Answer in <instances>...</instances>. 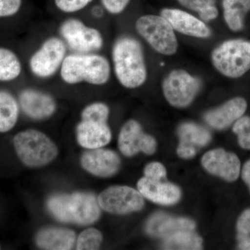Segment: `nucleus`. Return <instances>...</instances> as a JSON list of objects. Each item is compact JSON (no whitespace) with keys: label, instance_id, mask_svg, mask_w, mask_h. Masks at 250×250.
<instances>
[{"label":"nucleus","instance_id":"7c9ffc66","mask_svg":"<svg viewBox=\"0 0 250 250\" xmlns=\"http://www.w3.org/2000/svg\"><path fill=\"white\" fill-rule=\"evenodd\" d=\"M56 6L64 13H75L84 9L93 0H54Z\"/></svg>","mask_w":250,"mask_h":250},{"label":"nucleus","instance_id":"0eeeda50","mask_svg":"<svg viewBox=\"0 0 250 250\" xmlns=\"http://www.w3.org/2000/svg\"><path fill=\"white\" fill-rule=\"evenodd\" d=\"M200 79L184 70H174L163 82V91L167 101L177 108L187 107L193 101L200 89Z\"/></svg>","mask_w":250,"mask_h":250},{"label":"nucleus","instance_id":"dca6fc26","mask_svg":"<svg viewBox=\"0 0 250 250\" xmlns=\"http://www.w3.org/2000/svg\"><path fill=\"white\" fill-rule=\"evenodd\" d=\"M76 134L79 145L87 149L104 147L112 137L107 123L89 120H82L77 125Z\"/></svg>","mask_w":250,"mask_h":250},{"label":"nucleus","instance_id":"f8f14e48","mask_svg":"<svg viewBox=\"0 0 250 250\" xmlns=\"http://www.w3.org/2000/svg\"><path fill=\"white\" fill-rule=\"evenodd\" d=\"M206 170L228 182H234L241 172V161L232 152L223 149H215L206 153L202 159Z\"/></svg>","mask_w":250,"mask_h":250},{"label":"nucleus","instance_id":"bb28decb","mask_svg":"<svg viewBox=\"0 0 250 250\" xmlns=\"http://www.w3.org/2000/svg\"><path fill=\"white\" fill-rule=\"evenodd\" d=\"M103 241V233L100 230L90 228L83 230L77 238L76 249L78 250H98Z\"/></svg>","mask_w":250,"mask_h":250},{"label":"nucleus","instance_id":"c756f323","mask_svg":"<svg viewBox=\"0 0 250 250\" xmlns=\"http://www.w3.org/2000/svg\"><path fill=\"white\" fill-rule=\"evenodd\" d=\"M233 131L238 136L240 146L243 149H250V117H241L235 122Z\"/></svg>","mask_w":250,"mask_h":250},{"label":"nucleus","instance_id":"6ab92c4d","mask_svg":"<svg viewBox=\"0 0 250 250\" xmlns=\"http://www.w3.org/2000/svg\"><path fill=\"white\" fill-rule=\"evenodd\" d=\"M195 228V223L190 219L157 213L148 220L146 231L150 236L166 238L181 231H193Z\"/></svg>","mask_w":250,"mask_h":250},{"label":"nucleus","instance_id":"9b49d317","mask_svg":"<svg viewBox=\"0 0 250 250\" xmlns=\"http://www.w3.org/2000/svg\"><path fill=\"white\" fill-rule=\"evenodd\" d=\"M118 146L123 155L131 157L140 152L152 154L156 151V143L152 136L143 132L137 121L130 120L122 127Z\"/></svg>","mask_w":250,"mask_h":250},{"label":"nucleus","instance_id":"412c9836","mask_svg":"<svg viewBox=\"0 0 250 250\" xmlns=\"http://www.w3.org/2000/svg\"><path fill=\"white\" fill-rule=\"evenodd\" d=\"M75 241L76 233L73 230L57 227L42 229L36 236V245L42 250H71Z\"/></svg>","mask_w":250,"mask_h":250},{"label":"nucleus","instance_id":"c85d7f7f","mask_svg":"<svg viewBox=\"0 0 250 250\" xmlns=\"http://www.w3.org/2000/svg\"><path fill=\"white\" fill-rule=\"evenodd\" d=\"M109 108L103 103H93L87 105L81 113L82 120L107 123Z\"/></svg>","mask_w":250,"mask_h":250},{"label":"nucleus","instance_id":"4be33fe9","mask_svg":"<svg viewBox=\"0 0 250 250\" xmlns=\"http://www.w3.org/2000/svg\"><path fill=\"white\" fill-rule=\"evenodd\" d=\"M224 18L229 28L239 31L244 27V18L250 11V0H223Z\"/></svg>","mask_w":250,"mask_h":250},{"label":"nucleus","instance_id":"cd10ccee","mask_svg":"<svg viewBox=\"0 0 250 250\" xmlns=\"http://www.w3.org/2000/svg\"><path fill=\"white\" fill-rule=\"evenodd\" d=\"M238 250H250V208L242 213L236 224Z\"/></svg>","mask_w":250,"mask_h":250},{"label":"nucleus","instance_id":"423d86ee","mask_svg":"<svg viewBox=\"0 0 250 250\" xmlns=\"http://www.w3.org/2000/svg\"><path fill=\"white\" fill-rule=\"evenodd\" d=\"M136 29L154 50L171 56L177 52L178 42L174 29L162 16L146 15L136 21Z\"/></svg>","mask_w":250,"mask_h":250},{"label":"nucleus","instance_id":"c9c22d12","mask_svg":"<svg viewBox=\"0 0 250 250\" xmlns=\"http://www.w3.org/2000/svg\"><path fill=\"white\" fill-rule=\"evenodd\" d=\"M0 249H1V247H0Z\"/></svg>","mask_w":250,"mask_h":250},{"label":"nucleus","instance_id":"a878e982","mask_svg":"<svg viewBox=\"0 0 250 250\" xmlns=\"http://www.w3.org/2000/svg\"><path fill=\"white\" fill-rule=\"evenodd\" d=\"M182 6L199 14L202 21L209 22L218 16L215 0H177Z\"/></svg>","mask_w":250,"mask_h":250},{"label":"nucleus","instance_id":"f3484780","mask_svg":"<svg viewBox=\"0 0 250 250\" xmlns=\"http://www.w3.org/2000/svg\"><path fill=\"white\" fill-rule=\"evenodd\" d=\"M180 139L177 154L183 159H191L196 154L197 148L204 147L211 139L209 131L193 123H185L179 126Z\"/></svg>","mask_w":250,"mask_h":250},{"label":"nucleus","instance_id":"72a5a7b5","mask_svg":"<svg viewBox=\"0 0 250 250\" xmlns=\"http://www.w3.org/2000/svg\"><path fill=\"white\" fill-rule=\"evenodd\" d=\"M130 0H102L104 9L111 14H121L127 5Z\"/></svg>","mask_w":250,"mask_h":250},{"label":"nucleus","instance_id":"6e6552de","mask_svg":"<svg viewBox=\"0 0 250 250\" xmlns=\"http://www.w3.org/2000/svg\"><path fill=\"white\" fill-rule=\"evenodd\" d=\"M64 42L78 53H91L103 47L101 33L95 28L87 26L77 18L64 21L59 29Z\"/></svg>","mask_w":250,"mask_h":250},{"label":"nucleus","instance_id":"2eb2a0df","mask_svg":"<svg viewBox=\"0 0 250 250\" xmlns=\"http://www.w3.org/2000/svg\"><path fill=\"white\" fill-rule=\"evenodd\" d=\"M161 16L167 20L174 30L192 37L207 39L211 36V31L201 20L192 15L176 9H164Z\"/></svg>","mask_w":250,"mask_h":250},{"label":"nucleus","instance_id":"aec40b11","mask_svg":"<svg viewBox=\"0 0 250 250\" xmlns=\"http://www.w3.org/2000/svg\"><path fill=\"white\" fill-rule=\"evenodd\" d=\"M138 190L143 197L154 203L161 205H172L180 199L181 190L177 186L163 183L161 180H154L148 177L140 179Z\"/></svg>","mask_w":250,"mask_h":250},{"label":"nucleus","instance_id":"f704fd0d","mask_svg":"<svg viewBox=\"0 0 250 250\" xmlns=\"http://www.w3.org/2000/svg\"><path fill=\"white\" fill-rule=\"evenodd\" d=\"M242 178L249 187L250 191V160L247 161L242 170Z\"/></svg>","mask_w":250,"mask_h":250},{"label":"nucleus","instance_id":"b1692460","mask_svg":"<svg viewBox=\"0 0 250 250\" xmlns=\"http://www.w3.org/2000/svg\"><path fill=\"white\" fill-rule=\"evenodd\" d=\"M22 72L21 61L11 49L0 47V82L16 80Z\"/></svg>","mask_w":250,"mask_h":250},{"label":"nucleus","instance_id":"4468645a","mask_svg":"<svg viewBox=\"0 0 250 250\" xmlns=\"http://www.w3.org/2000/svg\"><path fill=\"white\" fill-rule=\"evenodd\" d=\"M19 104L24 114L36 121L48 119L57 110V103L52 95L33 88L20 93Z\"/></svg>","mask_w":250,"mask_h":250},{"label":"nucleus","instance_id":"7ed1b4c3","mask_svg":"<svg viewBox=\"0 0 250 250\" xmlns=\"http://www.w3.org/2000/svg\"><path fill=\"white\" fill-rule=\"evenodd\" d=\"M110 75L109 62L97 54H70L65 57L61 67V77L67 84L84 82L92 85H103L107 83Z\"/></svg>","mask_w":250,"mask_h":250},{"label":"nucleus","instance_id":"20e7f679","mask_svg":"<svg viewBox=\"0 0 250 250\" xmlns=\"http://www.w3.org/2000/svg\"><path fill=\"white\" fill-rule=\"evenodd\" d=\"M13 143L18 159L29 168L49 165L59 154L57 145L39 130L27 129L18 133Z\"/></svg>","mask_w":250,"mask_h":250},{"label":"nucleus","instance_id":"393cba45","mask_svg":"<svg viewBox=\"0 0 250 250\" xmlns=\"http://www.w3.org/2000/svg\"><path fill=\"white\" fill-rule=\"evenodd\" d=\"M162 248L165 250H202V240L193 231H181L164 238Z\"/></svg>","mask_w":250,"mask_h":250},{"label":"nucleus","instance_id":"2f4dec72","mask_svg":"<svg viewBox=\"0 0 250 250\" xmlns=\"http://www.w3.org/2000/svg\"><path fill=\"white\" fill-rule=\"evenodd\" d=\"M22 6V0H0V18L17 14Z\"/></svg>","mask_w":250,"mask_h":250},{"label":"nucleus","instance_id":"a211bd4d","mask_svg":"<svg viewBox=\"0 0 250 250\" xmlns=\"http://www.w3.org/2000/svg\"><path fill=\"white\" fill-rule=\"evenodd\" d=\"M248 107L246 100L235 98L229 100L220 107L210 110L205 115V121L213 129L223 130L238 121Z\"/></svg>","mask_w":250,"mask_h":250},{"label":"nucleus","instance_id":"473e14b6","mask_svg":"<svg viewBox=\"0 0 250 250\" xmlns=\"http://www.w3.org/2000/svg\"><path fill=\"white\" fill-rule=\"evenodd\" d=\"M145 177L154 179V180H161L165 178L166 170L165 167L160 163L153 162L148 164L144 170Z\"/></svg>","mask_w":250,"mask_h":250},{"label":"nucleus","instance_id":"39448f33","mask_svg":"<svg viewBox=\"0 0 250 250\" xmlns=\"http://www.w3.org/2000/svg\"><path fill=\"white\" fill-rule=\"evenodd\" d=\"M213 66L224 76L239 78L250 70V42L229 40L212 52Z\"/></svg>","mask_w":250,"mask_h":250},{"label":"nucleus","instance_id":"1a4fd4ad","mask_svg":"<svg viewBox=\"0 0 250 250\" xmlns=\"http://www.w3.org/2000/svg\"><path fill=\"white\" fill-rule=\"evenodd\" d=\"M66 54V45L62 39L52 36L42 44L29 60V67L35 76L52 77L62 67Z\"/></svg>","mask_w":250,"mask_h":250},{"label":"nucleus","instance_id":"ddd939ff","mask_svg":"<svg viewBox=\"0 0 250 250\" xmlns=\"http://www.w3.org/2000/svg\"><path fill=\"white\" fill-rule=\"evenodd\" d=\"M81 165L87 172L98 177H109L119 170L121 159L110 149H88L82 154Z\"/></svg>","mask_w":250,"mask_h":250},{"label":"nucleus","instance_id":"f257e3e1","mask_svg":"<svg viewBox=\"0 0 250 250\" xmlns=\"http://www.w3.org/2000/svg\"><path fill=\"white\" fill-rule=\"evenodd\" d=\"M115 74L122 85L136 88L147 80V72L142 45L131 36L117 39L112 51Z\"/></svg>","mask_w":250,"mask_h":250},{"label":"nucleus","instance_id":"f03ea898","mask_svg":"<svg viewBox=\"0 0 250 250\" xmlns=\"http://www.w3.org/2000/svg\"><path fill=\"white\" fill-rule=\"evenodd\" d=\"M47 206L51 214L62 223L91 225L101 214L98 199L89 192L56 194L49 197Z\"/></svg>","mask_w":250,"mask_h":250},{"label":"nucleus","instance_id":"5701e85b","mask_svg":"<svg viewBox=\"0 0 250 250\" xmlns=\"http://www.w3.org/2000/svg\"><path fill=\"white\" fill-rule=\"evenodd\" d=\"M19 117V104L9 91L0 90V133H6L16 126Z\"/></svg>","mask_w":250,"mask_h":250},{"label":"nucleus","instance_id":"9d476101","mask_svg":"<svg viewBox=\"0 0 250 250\" xmlns=\"http://www.w3.org/2000/svg\"><path fill=\"white\" fill-rule=\"evenodd\" d=\"M98 200L100 208L113 214L139 211L145 205L141 192L126 186H114L105 189L99 195Z\"/></svg>","mask_w":250,"mask_h":250}]
</instances>
